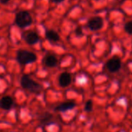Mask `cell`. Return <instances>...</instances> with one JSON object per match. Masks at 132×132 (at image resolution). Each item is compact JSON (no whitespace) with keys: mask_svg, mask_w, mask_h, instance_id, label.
<instances>
[{"mask_svg":"<svg viewBox=\"0 0 132 132\" xmlns=\"http://www.w3.org/2000/svg\"><path fill=\"white\" fill-rule=\"evenodd\" d=\"M20 85L24 89L34 93H39L43 89L40 84L33 80L28 75H24L21 77Z\"/></svg>","mask_w":132,"mask_h":132,"instance_id":"1","label":"cell"},{"mask_svg":"<svg viewBox=\"0 0 132 132\" xmlns=\"http://www.w3.org/2000/svg\"><path fill=\"white\" fill-rule=\"evenodd\" d=\"M15 23L19 27L25 28L31 25L33 23V19L28 11L22 10L16 13L15 17Z\"/></svg>","mask_w":132,"mask_h":132,"instance_id":"2","label":"cell"},{"mask_svg":"<svg viewBox=\"0 0 132 132\" xmlns=\"http://www.w3.org/2000/svg\"><path fill=\"white\" fill-rule=\"evenodd\" d=\"M37 57L34 52L26 50H20L16 54L17 61L23 65L33 63L37 61Z\"/></svg>","mask_w":132,"mask_h":132,"instance_id":"3","label":"cell"},{"mask_svg":"<svg viewBox=\"0 0 132 132\" xmlns=\"http://www.w3.org/2000/svg\"><path fill=\"white\" fill-rule=\"evenodd\" d=\"M103 26V20L100 16L92 17L87 23V27L89 30L93 31H96L100 30Z\"/></svg>","mask_w":132,"mask_h":132,"instance_id":"4","label":"cell"},{"mask_svg":"<svg viewBox=\"0 0 132 132\" xmlns=\"http://www.w3.org/2000/svg\"><path fill=\"white\" fill-rule=\"evenodd\" d=\"M106 65L108 71L110 72H117L121 68V61L118 57H112L107 61Z\"/></svg>","mask_w":132,"mask_h":132,"instance_id":"5","label":"cell"},{"mask_svg":"<svg viewBox=\"0 0 132 132\" xmlns=\"http://www.w3.org/2000/svg\"><path fill=\"white\" fill-rule=\"evenodd\" d=\"M72 82V76L69 72H62L58 77V83L61 87L65 88Z\"/></svg>","mask_w":132,"mask_h":132,"instance_id":"6","label":"cell"},{"mask_svg":"<svg viewBox=\"0 0 132 132\" xmlns=\"http://www.w3.org/2000/svg\"><path fill=\"white\" fill-rule=\"evenodd\" d=\"M13 103H14L13 100L10 96H6L0 99V108L3 110H10L13 107Z\"/></svg>","mask_w":132,"mask_h":132,"instance_id":"7","label":"cell"},{"mask_svg":"<svg viewBox=\"0 0 132 132\" xmlns=\"http://www.w3.org/2000/svg\"><path fill=\"white\" fill-rule=\"evenodd\" d=\"M76 106V103L73 101H67V102H64L61 103V104H59L58 106H56L55 110L59 111V112H66L72 110L73 108H75Z\"/></svg>","mask_w":132,"mask_h":132,"instance_id":"8","label":"cell"},{"mask_svg":"<svg viewBox=\"0 0 132 132\" xmlns=\"http://www.w3.org/2000/svg\"><path fill=\"white\" fill-rule=\"evenodd\" d=\"M44 64L48 68H54L56 67L57 64V59L53 54H47L43 59Z\"/></svg>","mask_w":132,"mask_h":132,"instance_id":"9","label":"cell"},{"mask_svg":"<svg viewBox=\"0 0 132 132\" xmlns=\"http://www.w3.org/2000/svg\"><path fill=\"white\" fill-rule=\"evenodd\" d=\"M25 41L30 44V45H33L37 44L39 41V36L37 33L33 32V31H30L28 33H27V34L24 37Z\"/></svg>","mask_w":132,"mask_h":132,"instance_id":"10","label":"cell"},{"mask_svg":"<svg viewBox=\"0 0 132 132\" xmlns=\"http://www.w3.org/2000/svg\"><path fill=\"white\" fill-rule=\"evenodd\" d=\"M46 38L53 43H56L60 40V36L57 32H56L54 30H47L45 33Z\"/></svg>","mask_w":132,"mask_h":132,"instance_id":"11","label":"cell"},{"mask_svg":"<svg viewBox=\"0 0 132 132\" xmlns=\"http://www.w3.org/2000/svg\"><path fill=\"white\" fill-rule=\"evenodd\" d=\"M93 109V103L91 100H87L86 104H85V107H84V110L86 112H91Z\"/></svg>","mask_w":132,"mask_h":132,"instance_id":"12","label":"cell"},{"mask_svg":"<svg viewBox=\"0 0 132 132\" xmlns=\"http://www.w3.org/2000/svg\"><path fill=\"white\" fill-rule=\"evenodd\" d=\"M51 117H52V115L51 114H50L48 113H45L44 115L42 116L40 121H41V123H44V124H47V122H48L51 119Z\"/></svg>","mask_w":132,"mask_h":132,"instance_id":"13","label":"cell"},{"mask_svg":"<svg viewBox=\"0 0 132 132\" xmlns=\"http://www.w3.org/2000/svg\"><path fill=\"white\" fill-rule=\"evenodd\" d=\"M124 30L128 34H132V21H129L124 25Z\"/></svg>","mask_w":132,"mask_h":132,"instance_id":"14","label":"cell"},{"mask_svg":"<svg viewBox=\"0 0 132 132\" xmlns=\"http://www.w3.org/2000/svg\"><path fill=\"white\" fill-rule=\"evenodd\" d=\"M75 34H76V35L77 37H81V36H82V35H83V33H82V27H78L76 29V30H75Z\"/></svg>","mask_w":132,"mask_h":132,"instance_id":"15","label":"cell"},{"mask_svg":"<svg viewBox=\"0 0 132 132\" xmlns=\"http://www.w3.org/2000/svg\"><path fill=\"white\" fill-rule=\"evenodd\" d=\"M51 1L52 2V3H57V4H58V3H62L64 0H51Z\"/></svg>","mask_w":132,"mask_h":132,"instance_id":"16","label":"cell"},{"mask_svg":"<svg viewBox=\"0 0 132 132\" xmlns=\"http://www.w3.org/2000/svg\"><path fill=\"white\" fill-rule=\"evenodd\" d=\"M10 0H0V3L2 4H7Z\"/></svg>","mask_w":132,"mask_h":132,"instance_id":"17","label":"cell"}]
</instances>
